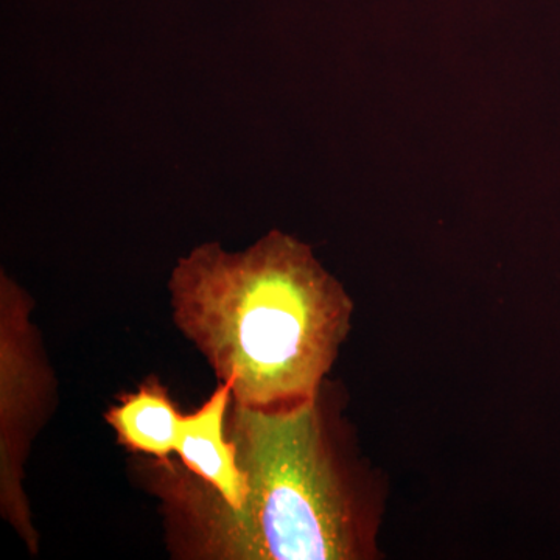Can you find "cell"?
Wrapping results in <instances>:
<instances>
[{
  "instance_id": "cell-1",
  "label": "cell",
  "mask_w": 560,
  "mask_h": 560,
  "mask_svg": "<svg viewBox=\"0 0 560 560\" xmlns=\"http://www.w3.org/2000/svg\"><path fill=\"white\" fill-rule=\"evenodd\" d=\"M326 389L285 410L231 401L226 436L245 477L241 506L172 458L138 460L140 480L160 500L173 558H378L381 493L349 452Z\"/></svg>"
},
{
  "instance_id": "cell-2",
  "label": "cell",
  "mask_w": 560,
  "mask_h": 560,
  "mask_svg": "<svg viewBox=\"0 0 560 560\" xmlns=\"http://www.w3.org/2000/svg\"><path fill=\"white\" fill-rule=\"evenodd\" d=\"M168 290L178 329L253 410L316 399L352 320L345 287L278 230L237 253L201 243L176 261Z\"/></svg>"
},
{
  "instance_id": "cell-3",
  "label": "cell",
  "mask_w": 560,
  "mask_h": 560,
  "mask_svg": "<svg viewBox=\"0 0 560 560\" xmlns=\"http://www.w3.org/2000/svg\"><path fill=\"white\" fill-rule=\"evenodd\" d=\"M32 308L27 291L0 272V510L36 555L38 533L22 482L32 442L54 405L55 377Z\"/></svg>"
},
{
  "instance_id": "cell-4",
  "label": "cell",
  "mask_w": 560,
  "mask_h": 560,
  "mask_svg": "<svg viewBox=\"0 0 560 560\" xmlns=\"http://www.w3.org/2000/svg\"><path fill=\"white\" fill-rule=\"evenodd\" d=\"M231 401V382H219L201 408L183 415L176 455L187 470L215 490L228 504L237 508L245 497V477L234 444L226 436Z\"/></svg>"
},
{
  "instance_id": "cell-5",
  "label": "cell",
  "mask_w": 560,
  "mask_h": 560,
  "mask_svg": "<svg viewBox=\"0 0 560 560\" xmlns=\"http://www.w3.org/2000/svg\"><path fill=\"white\" fill-rule=\"evenodd\" d=\"M180 418L167 386L158 377L147 378L135 393L121 394L119 404L105 415L117 442L128 452L160 460L176 453Z\"/></svg>"
}]
</instances>
